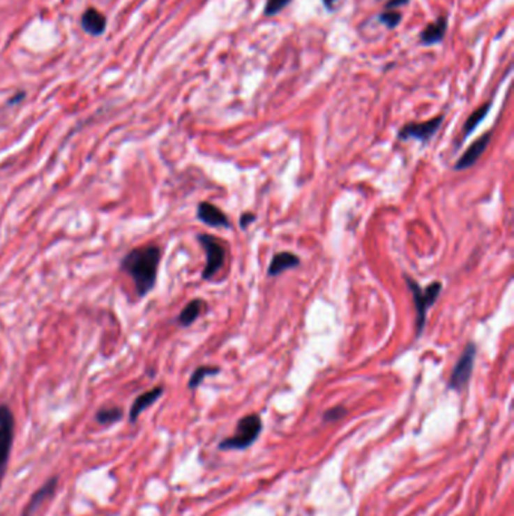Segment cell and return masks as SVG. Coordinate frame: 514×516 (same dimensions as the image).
I'll return each instance as SVG.
<instances>
[{"label":"cell","mask_w":514,"mask_h":516,"mask_svg":"<svg viewBox=\"0 0 514 516\" xmlns=\"http://www.w3.org/2000/svg\"><path fill=\"white\" fill-rule=\"evenodd\" d=\"M160 257L162 251L157 245H144L132 249L121 260V270L133 279L136 292L140 297L154 288Z\"/></svg>","instance_id":"obj_1"},{"label":"cell","mask_w":514,"mask_h":516,"mask_svg":"<svg viewBox=\"0 0 514 516\" xmlns=\"http://www.w3.org/2000/svg\"><path fill=\"white\" fill-rule=\"evenodd\" d=\"M405 281L407 283V287L414 297V305H415V311H416L415 331H416V339H419V337L423 335L425 323H427L428 308L433 307L434 302L439 299V296H441L442 283L441 281H434V283L427 286L425 288H421V286L412 277L405 275Z\"/></svg>","instance_id":"obj_2"},{"label":"cell","mask_w":514,"mask_h":516,"mask_svg":"<svg viewBox=\"0 0 514 516\" xmlns=\"http://www.w3.org/2000/svg\"><path fill=\"white\" fill-rule=\"evenodd\" d=\"M263 421L258 414H249L240 418L236 434L219 443V450H246L259 438Z\"/></svg>","instance_id":"obj_3"},{"label":"cell","mask_w":514,"mask_h":516,"mask_svg":"<svg viewBox=\"0 0 514 516\" xmlns=\"http://www.w3.org/2000/svg\"><path fill=\"white\" fill-rule=\"evenodd\" d=\"M476 352H478V349H476L475 343L466 344L459 361H457L454 365L450 381H448V388L457 391V392H462L467 387V383H469L472 371H474Z\"/></svg>","instance_id":"obj_4"},{"label":"cell","mask_w":514,"mask_h":516,"mask_svg":"<svg viewBox=\"0 0 514 516\" xmlns=\"http://www.w3.org/2000/svg\"><path fill=\"white\" fill-rule=\"evenodd\" d=\"M198 242L204 248L205 256H207V263H205V267L202 270V279L209 281L213 279V277L225 265V248L210 234H198Z\"/></svg>","instance_id":"obj_5"},{"label":"cell","mask_w":514,"mask_h":516,"mask_svg":"<svg viewBox=\"0 0 514 516\" xmlns=\"http://www.w3.org/2000/svg\"><path fill=\"white\" fill-rule=\"evenodd\" d=\"M15 420L11 409L6 405H0V480L6 471V465L11 456L14 443Z\"/></svg>","instance_id":"obj_6"},{"label":"cell","mask_w":514,"mask_h":516,"mask_svg":"<svg viewBox=\"0 0 514 516\" xmlns=\"http://www.w3.org/2000/svg\"><path fill=\"white\" fill-rule=\"evenodd\" d=\"M442 123L444 115H437L432 119L424 121V123H409L405 127H401V130L398 131V139L400 140L415 139L419 140V142L427 144L428 140L437 133Z\"/></svg>","instance_id":"obj_7"},{"label":"cell","mask_w":514,"mask_h":516,"mask_svg":"<svg viewBox=\"0 0 514 516\" xmlns=\"http://www.w3.org/2000/svg\"><path fill=\"white\" fill-rule=\"evenodd\" d=\"M490 139H492V131H487V133H484L481 138H478L475 140V142L466 149V152L457 159V162L454 165V170L455 171H464L467 170V168L474 166L476 162L480 161V157L484 154L485 149H487L489 144H490Z\"/></svg>","instance_id":"obj_8"},{"label":"cell","mask_w":514,"mask_h":516,"mask_svg":"<svg viewBox=\"0 0 514 516\" xmlns=\"http://www.w3.org/2000/svg\"><path fill=\"white\" fill-rule=\"evenodd\" d=\"M196 216L201 222H204L209 227L214 228H231V222L228 216L223 213L216 205L202 201L198 204V210H196Z\"/></svg>","instance_id":"obj_9"},{"label":"cell","mask_w":514,"mask_h":516,"mask_svg":"<svg viewBox=\"0 0 514 516\" xmlns=\"http://www.w3.org/2000/svg\"><path fill=\"white\" fill-rule=\"evenodd\" d=\"M56 487H58V477H52L50 480H47L38 491H36L31 500L27 501V504L24 506V509L22 512V516H32L36 510L40 509V506L47 501L49 499H52L53 494L56 492Z\"/></svg>","instance_id":"obj_10"},{"label":"cell","mask_w":514,"mask_h":516,"mask_svg":"<svg viewBox=\"0 0 514 516\" xmlns=\"http://www.w3.org/2000/svg\"><path fill=\"white\" fill-rule=\"evenodd\" d=\"M301 265V258H298L293 252H278V254L273 256L272 261H270L269 269H267V275L269 277H278L280 274H284L285 270L294 269Z\"/></svg>","instance_id":"obj_11"},{"label":"cell","mask_w":514,"mask_h":516,"mask_svg":"<svg viewBox=\"0 0 514 516\" xmlns=\"http://www.w3.org/2000/svg\"><path fill=\"white\" fill-rule=\"evenodd\" d=\"M162 394H163V387H156V388L149 390L144 394H140V396L133 401L132 409H130V421L135 423V421L139 418V415L142 414L145 409H148L149 406H153L154 403L162 397Z\"/></svg>","instance_id":"obj_12"},{"label":"cell","mask_w":514,"mask_h":516,"mask_svg":"<svg viewBox=\"0 0 514 516\" xmlns=\"http://www.w3.org/2000/svg\"><path fill=\"white\" fill-rule=\"evenodd\" d=\"M446 27H448V23H446V17H439L436 22L430 23L425 26V29L419 34V40H421V44L424 45H433V44H439L445 36V32H446Z\"/></svg>","instance_id":"obj_13"},{"label":"cell","mask_w":514,"mask_h":516,"mask_svg":"<svg viewBox=\"0 0 514 516\" xmlns=\"http://www.w3.org/2000/svg\"><path fill=\"white\" fill-rule=\"evenodd\" d=\"M82 26L91 35H101L106 29V17L93 8L82 15Z\"/></svg>","instance_id":"obj_14"},{"label":"cell","mask_w":514,"mask_h":516,"mask_svg":"<svg viewBox=\"0 0 514 516\" xmlns=\"http://www.w3.org/2000/svg\"><path fill=\"white\" fill-rule=\"evenodd\" d=\"M204 308H205V302L202 301V299H193V301H190L183 308V311L179 316V323L184 327L193 325L196 320H198V317L204 311Z\"/></svg>","instance_id":"obj_15"},{"label":"cell","mask_w":514,"mask_h":516,"mask_svg":"<svg viewBox=\"0 0 514 516\" xmlns=\"http://www.w3.org/2000/svg\"><path fill=\"white\" fill-rule=\"evenodd\" d=\"M490 108H492V103H484L481 108H478V109L472 112L471 117L466 119V123L463 126L462 140H464L467 136L474 133L475 128L483 123V121L485 119V117H487V114L490 112Z\"/></svg>","instance_id":"obj_16"},{"label":"cell","mask_w":514,"mask_h":516,"mask_svg":"<svg viewBox=\"0 0 514 516\" xmlns=\"http://www.w3.org/2000/svg\"><path fill=\"white\" fill-rule=\"evenodd\" d=\"M219 373H220L219 367H211V365H201V367H198L192 373V376L189 379V388L196 390L204 382L205 378L214 376V374H219Z\"/></svg>","instance_id":"obj_17"},{"label":"cell","mask_w":514,"mask_h":516,"mask_svg":"<svg viewBox=\"0 0 514 516\" xmlns=\"http://www.w3.org/2000/svg\"><path fill=\"white\" fill-rule=\"evenodd\" d=\"M123 415H124V412L121 408H105L97 412L96 420L100 425L107 426V425L118 423V421L123 418Z\"/></svg>","instance_id":"obj_18"},{"label":"cell","mask_w":514,"mask_h":516,"mask_svg":"<svg viewBox=\"0 0 514 516\" xmlns=\"http://www.w3.org/2000/svg\"><path fill=\"white\" fill-rule=\"evenodd\" d=\"M401 17H403V15H401L400 13H397V11H386L379 17V20L386 27H389V29H394V27H397L398 23L401 22Z\"/></svg>","instance_id":"obj_19"},{"label":"cell","mask_w":514,"mask_h":516,"mask_svg":"<svg viewBox=\"0 0 514 516\" xmlns=\"http://www.w3.org/2000/svg\"><path fill=\"white\" fill-rule=\"evenodd\" d=\"M292 2V0H267L266 8H264V14L267 17L270 15H276L278 13L282 11V9Z\"/></svg>","instance_id":"obj_20"},{"label":"cell","mask_w":514,"mask_h":516,"mask_svg":"<svg viewBox=\"0 0 514 516\" xmlns=\"http://www.w3.org/2000/svg\"><path fill=\"white\" fill-rule=\"evenodd\" d=\"M345 414H347V409H345L344 406H335V408L327 409L323 414V418L324 421H327V423H332V421L341 420Z\"/></svg>","instance_id":"obj_21"},{"label":"cell","mask_w":514,"mask_h":516,"mask_svg":"<svg viewBox=\"0 0 514 516\" xmlns=\"http://www.w3.org/2000/svg\"><path fill=\"white\" fill-rule=\"evenodd\" d=\"M255 219H257V216H255L254 213L245 212V213L241 214V218H240V227H241L243 230H245V228H248L249 225H250L252 222H254Z\"/></svg>","instance_id":"obj_22"},{"label":"cell","mask_w":514,"mask_h":516,"mask_svg":"<svg viewBox=\"0 0 514 516\" xmlns=\"http://www.w3.org/2000/svg\"><path fill=\"white\" fill-rule=\"evenodd\" d=\"M409 2V0H389L388 5H386V9H395L398 6H403Z\"/></svg>","instance_id":"obj_23"},{"label":"cell","mask_w":514,"mask_h":516,"mask_svg":"<svg viewBox=\"0 0 514 516\" xmlns=\"http://www.w3.org/2000/svg\"><path fill=\"white\" fill-rule=\"evenodd\" d=\"M338 2V0H323V5L326 6V9H329V11H332V9L335 8V3Z\"/></svg>","instance_id":"obj_24"}]
</instances>
